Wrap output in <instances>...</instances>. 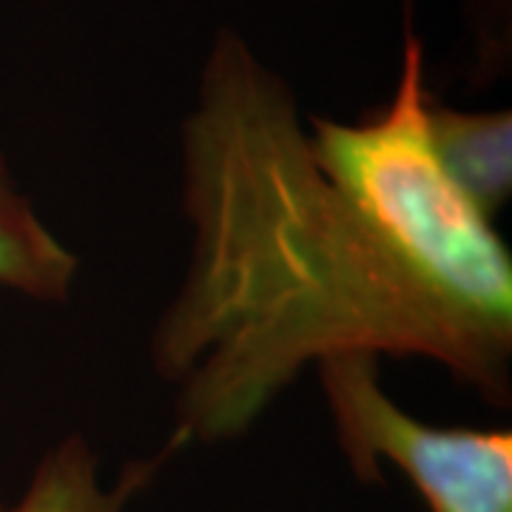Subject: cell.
I'll use <instances>...</instances> for the list:
<instances>
[{
  "mask_svg": "<svg viewBox=\"0 0 512 512\" xmlns=\"http://www.w3.org/2000/svg\"><path fill=\"white\" fill-rule=\"evenodd\" d=\"M313 370L339 450L359 481L376 484L387 461L416 487L430 512H512L510 430L416 419L384 393L376 356H336Z\"/></svg>",
  "mask_w": 512,
  "mask_h": 512,
  "instance_id": "3",
  "label": "cell"
},
{
  "mask_svg": "<svg viewBox=\"0 0 512 512\" xmlns=\"http://www.w3.org/2000/svg\"><path fill=\"white\" fill-rule=\"evenodd\" d=\"M424 49L404 23L390 103L359 123L311 117L316 163L382 245L444 305L512 339V256L430 140Z\"/></svg>",
  "mask_w": 512,
  "mask_h": 512,
  "instance_id": "2",
  "label": "cell"
},
{
  "mask_svg": "<svg viewBox=\"0 0 512 512\" xmlns=\"http://www.w3.org/2000/svg\"><path fill=\"white\" fill-rule=\"evenodd\" d=\"M180 447L168 439L163 453L131 461L114 484H103L100 456L83 436H66L37 461L18 501H0V512H126L154 473Z\"/></svg>",
  "mask_w": 512,
  "mask_h": 512,
  "instance_id": "4",
  "label": "cell"
},
{
  "mask_svg": "<svg viewBox=\"0 0 512 512\" xmlns=\"http://www.w3.org/2000/svg\"><path fill=\"white\" fill-rule=\"evenodd\" d=\"M191 262L151 333L171 441L245 436L308 367L419 356L507 407L512 339L444 305L316 163L293 89L222 29L183 120Z\"/></svg>",
  "mask_w": 512,
  "mask_h": 512,
  "instance_id": "1",
  "label": "cell"
},
{
  "mask_svg": "<svg viewBox=\"0 0 512 512\" xmlns=\"http://www.w3.org/2000/svg\"><path fill=\"white\" fill-rule=\"evenodd\" d=\"M427 126L444 168L495 220L512 194L510 111H458L430 97Z\"/></svg>",
  "mask_w": 512,
  "mask_h": 512,
  "instance_id": "5",
  "label": "cell"
},
{
  "mask_svg": "<svg viewBox=\"0 0 512 512\" xmlns=\"http://www.w3.org/2000/svg\"><path fill=\"white\" fill-rule=\"evenodd\" d=\"M77 274V254L40 220L0 154V288L55 305L72 296Z\"/></svg>",
  "mask_w": 512,
  "mask_h": 512,
  "instance_id": "6",
  "label": "cell"
}]
</instances>
